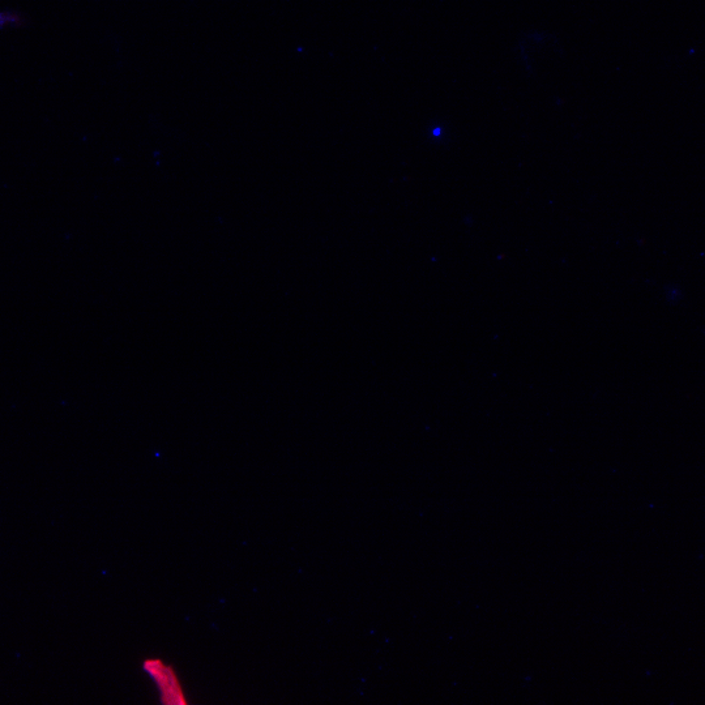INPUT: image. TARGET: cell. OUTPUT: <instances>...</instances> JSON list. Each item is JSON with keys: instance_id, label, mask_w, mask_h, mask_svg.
<instances>
[{"instance_id": "6da1fadb", "label": "cell", "mask_w": 705, "mask_h": 705, "mask_svg": "<svg viewBox=\"0 0 705 705\" xmlns=\"http://www.w3.org/2000/svg\"><path fill=\"white\" fill-rule=\"evenodd\" d=\"M144 672L156 683L160 692L161 703L165 705H186L185 691L172 666L164 664L158 658H149L143 662Z\"/></svg>"}]
</instances>
